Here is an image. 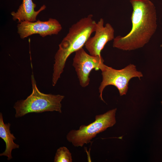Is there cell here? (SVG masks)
Returning a JSON list of instances; mask_svg holds the SVG:
<instances>
[{
	"label": "cell",
	"instance_id": "6da1fadb",
	"mask_svg": "<svg viewBox=\"0 0 162 162\" xmlns=\"http://www.w3.org/2000/svg\"><path fill=\"white\" fill-rule=\"evenodd\" d=\"M133 8L130 31L124 36L113 39V47L123 50H131L143 47L148 43L157 28L155 7L150 0H130Z\"/></svg>",
	"mask_w": 162,
	"mask_h": 162
},
{
	"label": "cell",
	"instance_id": "7a4b0ae2",
	"mask_svg": "<svg viewBox=\"0 0 162 162\" xmlns=\"http://www.w3.org/2000/svg\"><path fill=\"white\" fill-rule=\"evenodd\" d=\"M89 14L73 24L69 32L59 45L55 56L52 76V85L56 84L64 71L66 61L70 55L85 45L91 34L94 32L97 22Z\"/></svg>",
	"mask_w": 162,
	"mask_h": 162
},
{
	"label": "cell",
	"instance_id": "3957f363",
	"mask_svg": "<svg viewBox=\"0 0 162 162\" xmlns=\"http://www.w3.org/2000/svg\"><path fill=\"white\" fill-rule=\"evenodd\" d=\"M32 91L25 100L15 103V117L19 118L29 113L56 111L62 113L61 102L64 96L60 94H45L38 89L33 73L31 76Z\"/></svg>",
	"mask_w": 162,
	"mask_h": 162
},
{
	"label": "cell",
	"instance_id": "277c9868",
	"mask_svg": "<svg viewBox=\"0 0 162 162\" xmlns=\"http://www.w3.org/2000/svg\"><path fill=\"white\" fill-rule=\"evenodd\" d=\"M117 109L96 115L94 122L87 125H81L78 130H70L66 136L67 140L75 147H82L91 142L97 134L112 127L116 123Z\"/></svg>",
	"mask_w": 162,
	"mask_h": 162
},
{
	"label": "cell",
	"instance_id": "5b68a950",
	"mask_svg": "<svg viewBox=\"0 0 162 162\" xmlns=\"http://www.w3.org/2000/svg\"><path fill=\"white\" fill-rule=\"evenodd\" d=\"M101 70L102 80L99 90L100 97L103 101H104L102 98V93L106 86H114L118 89L120 96L125 95L128 91L130 80L136 77L140 80L143 76L141 72L137 70L136 66L132 64H130L120 70H116L105 65Z\"/></svg>",
	"mask_w": 162,
	"mask_h": 162
},
{
	"label": "cell",
	"instance_id": "8992f818",
	"mask_svg": "<svg viewBox=\"0 0 162 162\" xmlns=\"http://www.w3.org/2000/svg\"><path fill=\"white\" fill-rule=\"evenodd\" d=\"M75 52L73 65L76 72L80 85L85 87L89 84V76L91 70L93 69L101 70L105 65L104 61L101 56L88 54L82 48Z\"/></svg>",
	"mask_w": 162,
	"mask_h": 162
},
{
	"label": "cell",
	"instance_id": "52a82bcc",
	"mask_svg": "<svg viewBox=\"0 0 162 162\" xmlns=\"http://www.w3.org/2000/svg\"><path fill=\"white\" fill-rule=\"evenodd\" d=\"M17 27V32L22 39L34 34H38L42 37L57 34L62 28L59 22L52 18L44 21L39 20L34 22L22 21L19 23Z\"/></svg>",
	"mask_w": 162,
	"mask_h": 162
},
{
	"label": "cell",
	"instance_id": "ba28073f",
	"mask_svg": "<svg viewBox=\"0 0 162 162\" xmlns=\"http://www.w3.org/2000/svg\"><path fill=\"white\" fill-rule=\"evenodd\" d=\"M94 32V35L89 38L85 46L90 55L100 56L106 43L114 39V30L109 23L104 26V19L100 18L97 23Z\"/></svg>",
	"mask_w": 162,
	"mask_h": 162
},
{
	"label": "cell",
	"instance_id": "9c48e42d",
	"mask_svg": "<svg viewBox=\"0 0 162 162\" xmlns=\"http://www.w3.org/2000/svg\"><path fill=\"white\" fill-rule=\"evenodd\" d=\"M36 6L32 0H22L17 11L11 12L13 19L14 21L17 20L19 23L25 21L31 22L36 21L37 16L40 12L46 9V6L43 5L38 10L35 11L34 8Z\"/></svg>",
	"mask_w": 162,
	"mask_h": 162
},
{
	"label": "cell",
	"instance_id": "30bf717a",
	"mask_svg": "<svg viewBox=\"0 0 162 162\" xmlns=\"http://www.w3.org/2000/svg\"><path fill=\"white\" fill-rule=\"evenodd\" d=\"M10 124L9 123L5 124L3 121L2 114L0 113V137L5 143V151L0 154V156H5L8 157V160L11 159L12 151L13 149L18 148L19 145L14 142L16 138L14 134L11 133L10 130Z\"/></svg>",
	"mask_w": 162,
	"mask_h": 162
},
{
	"label": "cell",
	"instance_id": "8fae6325",
	"mask_svg": "<svg viewBox=\"0 0 162 162\" xmlns=\"http://www.w3.org/2000/svg\"><path fill=\"white\" fill-rule=\"evenodd\" d=\"M54 162H72L71 153L66 147H61L58 148L54 157Z\"/></svg>",
	"mask_w": 162,
	"mask_h": 162
},
{
	"label": "cell",
	"instance_id": "7c38bea8",
	"mask_svg": "<svg viewBox=\"0 0 162 162\" xmlns=\"http://www.w3.org/2000/svg\"><path fill=\"white\" fill-rule=\"evenodd\" d=\"M160 46L161 47H162V44H161L160 45Z\"/></svg>",
	"mask_w": 162,
	"mask_h": 162
}]
</instances>
